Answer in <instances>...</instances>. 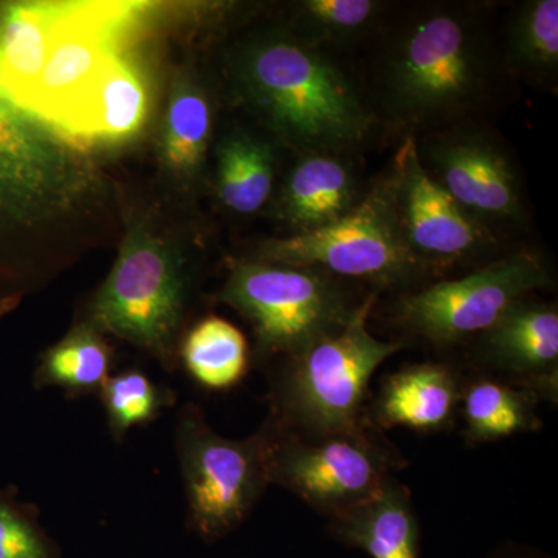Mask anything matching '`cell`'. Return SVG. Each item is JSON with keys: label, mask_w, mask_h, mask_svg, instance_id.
Wrapping results in <instances>:
<instances>
[{"label": "cell", "mask_w": 558, "mask_h": 558, "mask_svg": "<svg viewBox=\"0 0 558 558\" xmlns=\"http://www.w3.org/2000/svg\"><path fill=\"white\" fill-rule=\"evenodd\" d=\"M488 11L481 3L424 2L388 17L363 86L377 123L417 138L473 120L490 105L508 69Z\"/></svg>", "instance_id": "6da1fadb"}, {"label": "cell", "mask_w": 558, "mask_h": 558, "mask_svg": "<svg viewBox=\"0 0 558 558\" xmlns=\"http://www.w3.org/2000/svg\"><path fill=\"white\" fill-rule=\"evenodd\" d=\"M227 65L238 97L295 154L354 156L379 128L362 83L284 27L242 40Z\"/></svg>", "instance_id": "7a4b0ae2"}, {"label": "cell", "mask_w": 558, "mask_h": 558, "mask_svg": "<svg viewBox=\"0 0 558 558\" xmlns=\"http://www.w3.org/2000/svg\"><path fill=\"white\" fill-rule=\"evenodd\" d=\"M92 186L78 148L0 87V318L50 278V223L76 209Z\"/></svg>", "instance_id": "3957f363"}, {"label": "cell", "mask_w": 558, "mask_h": 558, "mask_svg": "<svg viewBox=\"0 0 558 558\" xmlns=\"http://www.w3.org/2000/svg\"><path fill=\"white\" fill-rule=\"evenodd\" d=\"M376 293L363 299L354 317L295 357L279 387V421L310 438L348 435L365 427L363 403L371 377L405 344L384 341L368 329Z\"/></svg>", "instance_id": "277c9868"}, {"label": "cell", "mask_w": 558, "mask_h": 558, "mask_svg": "<svg viewBox=\"0 0 558 558\" xmlns=\"http://www.w3.org/2000/svg\"><path fill=\"white\" fill-rule=\"evenodd\" d=\"M189 286L182 253L140 222L124 238L113 269L92 301L89 323L171 368Z\"/></svg>", "instance_id": "5b68a950"}, {"label": "cell", "mask_w": 558, "mask_h": 558, "mask_svg": "<svg viewBox=\"0 0 558 558\" xmlns=\"http://www.w3.org/2000/svg\"><path fill=\"white\" fill-rule=\"evenodd\" d=\"M281 428L274 416L256 435L229 439L209 427L197 407L180 413L175 447L189 523L205 542H218L247 519L271 483V457Z\"/></svg>", "instance_id": "8992f818"}, {"label": "cell", "mask_w": 558, "mask_h": 558, "mask_svg": "<svg viewBox=\"0 0 558 558\" xmlns=\"http://www.w3.org/2000/svg\"><path fill=\"white\" fill-rule=\"evenodd\" d=\"M220 300L253 326L259 357L299 355L354 317V301L339 278L311 267L242 260L231 269Z\"/></svg>", "instance_id": "52a82bcc"}, {"label": "cell", "mask_w": 558, "mask_h": 558, "mask_svg": "<svg viewBox=\"0 0 558 558\" xmlns=\"http://www.w3.org/2000/svg\"><path fill=\"white\" fill-rule=\"evenodd\" d=\"M255 259L311 267L379 288H409L429 275L403 238L389 168L347 216L312 233L266 241Z\"/></svg>", "instance_id": "ba28073f"}, {"label": "cell", "mask_w": 558, "mask_h": 558, "mask_svg": "<svg viewBox=\"0 0 558 558\" xmlns=\"http://www.w3.org/2000/svg\"><path fill=\"white\" fill-rule=\"evenodd\" d=\"M143 10V3H57L46 64L22 109L78 146L90 92L102 70L123 53Z\"/></svg>", "instance_id": "9c48e42d"}, {"label": "cell", "mask_w": 558, "mask_h": 558, "mask_svg": "<svg viewBox=\"0 0 558 558\" xmlns=\"http://www.w3.org/2000/svg\"><path fill=\"white\" fill-rule=\"evenodd\" d=\"M425 172L459 207L501 240L527 226L526 190L502 138L475 119L416 138Z\"/></svg>", "instance_id": "30bf717a"}, {"label": "cell", "mask_w": 558, "mask_h": 558, "mask_svg": "<svg viewBox=\"0 0 558 558\" xmlns=\"http://www.w3.org/2000/svg\"><path fill=\"white\" fill-rule=\"evenodd\" d=\"M549 281L542 256L519 250L488 260L468 277L405 293L396 303L395 317L411 333L453 344L486 332L513 304Z\"/></svg>", "instance_id": "8fae6325"}, {"label": "cell", "mask_w": 558, "mask_h": 558, "mask_svg": "<svg viewBox=\"0 0 558 558\" xmlns=\"http://www.w3.org/2000/svg\"><path fill=\"white\" fill-rule=\"evenodd\" d=\"M395 454L366 425L348 435L310 439L281 428L271 457V483L336 520L376 498L395 480Z\"/></svg>", "instance_id": "7c38bea8"}, {"label": "cell", "mask_w": 558, "mask_h": 558, "mask_svg": "<svg viewBox=\"0 0 558 558\" xmlns=\"http://www.w3.org/2000/svg\"><path fill=\"white\" fill-rule=\"evenodd\" d=\"M389 171L403 238L429 274L480 263L498 252L501 240L459 207L425 172L416 138L403 137Z\"/></svg>", "instance_id": "4fadbf2b"}, {"label": "cell", "mask_w": 558, "mask_h": 558, "mask_svg": "<svg viewBox=\"0 0 558 558\" xmlns=\"http://www.w3.org/2000/svg\"><path fill=\"white\" fill-rule=\"evenodd\" d=\"M357 168L349 154H296L277 194L278 219L289 236L325 229L362 199Z\"/></svg>", "instance_id": "5bb4252c"}, {"label": "cell", "mask_w": 558, "mask_h": 558, "mask_svg": "<svg viewBox=\"0 0 558 558\" xmlns=\"http://www.w3.org/2000/svg\"><path fill=\"white\" fill-rule=\"evenodd\" d=\"M480 349L490 365L527 381L534 392L557 398L558 312L553 304L520 300L481 333Z\"/></svg>", "instance_id": "9a60e30c"}, {"label": "cell", "mask_w": 558, "mask_h": 558, "mask_svg": "<svg viewBox=\"0 0 558 558\" xmlns=\"http://www.w3.org/2000/svg\"><path fill=\"white\" fill-rule=\"evenodd\" d=\"M462 391L457 374L440 363H416L385 379L374 402L377 427L442 432L453 421Z\"/></svg>", "instance_id": "2e32d148"}, {"label": "cell", "mask_w": 558, "mask_h": 558, "mask_svg": "<svg viewBox=\"0 0 558 558\" xmlns=\"http://www.w3.org/2000/svg\"><path fill=\"white\" fill-rule=\"evenodd\" d=\"M344 545L373 558H418V526L409 488L396 480L366 505L330 520Z\"/></svg>", "instance_id": "e0dca14e"}, {"label": "cell", "mask_w": 558, "mask_h": 558, "mask_svg": "<svg viewBox=\"0 0 558 558\" xmlns=\"http://www.w3.org/2000/svg\"><path fill=\"white\" fill-rule=\"evenodd\" d=\"M148 113V84L138 65L123 51L102 70L90 92L80 145L128 142L142 131Z\"/></svg>", "instance_id": "ac0fdd59"}, {"label": "cell", "mask_w": 558, "mask_h": 558, "mask_svg": "<svg viewBox=\"0 0 558 558\" xmlns=\"http://www.w3.org/2000/svg\"><path fill=\"white\" fill-rule=\"evenodd\" d=\"M392 7L381 0H301L290 5L286 31L326 53L354 50L374 43Z\"/></svg>", "instance_id": "d6986e66"}, {"label": "cell", "mask_w": 558, "mask_h": 558, "mask_svg": "<svg viewBox=\"0 0 558 558\" xmlns=\"http://www.w3.org/2000/svg\"><path fill=\"white\" fill-rule=\"evenodd\" d=\"M213 112L208 92L190 73L172 83L161 124L159 156L172 174L191 180L199 174L211 142Z\"/></svg>", "instance_id": "ffe728a7"}, {"label": "cell", "mask_w": 558, "mask_h": 558, "mask_svg": "<svg viewBox=\"0 0 558 558\" xmlns=\"http://www.w3.org/2000/svg\"><path fill=\"white\" fill-rule=\"evenodd\" d=\"M278 154L270 140L233 131L216 150V190L223 207L234 215L258 213L274 194Z\"/></svg>", "instance_id": "44dd1931"}, {"label": "cell", "mask_w": 558, "mask_h": 558, "mask_svg": "<svg viewBox=\"0 0 558 558\" xmlns=\"http://www.w3.org/2000/svg\"><path fill=\"white\" fill-rule=\"evenodd\" d=\"M501 54L508 72L553 87L558 75L557 0H529L510 11Z\"/></svg>", "instance_id": "7402d4cb"}, {"label": "cell", "mask_w": 558, "mask_h": 558, "mask_svg": "<svg viewBox=\"0 0 558 558\" xmlns=\"http://www.w3.org/2000/svg\"><path fill=\"white\" fill-rule=\"evenodd\" d=\"M112 362V348L100 330L84 322L40 355L33 381L38 389L53 387L72 395H92L105 387Z\"/></svg>", "instance_id": "603a6c76"}, {"label": "cell", "mask_w": 558, "mask_h": 558, "mask_svg": "<svg viewBox=\"0 0 558 558\" xmlns=\"http://www.w3.org/2000/svg\"><path fill=\"white\" fill-rule=\"evenodd\" d=\"M465 436L470 442L483 444L510 438L520 433L537 432V398L526 387L497 380H476L462 395Z\"/></svg>", "instance_id": "cb8c5ba5"}, {"label": "cell", "mask_w": 558, "mask_h": 558, "mask_svg": "<svg viewBox=\"0 0 558 558\" xmlns=\"http://www.w3.org/2000/svg\"><path fill=\"white\" fill-rule=\"evenodd\" d=\"M180 359L191 379L201 387L223 391L240 384L247 374V339L233 323L209 315L186 333Z\"/></svg>", "instance_id": "d4e9b609"}, {"label": "cell", "mask_w": 558, "mask_h": 558, "mask_svg": "<svg viewBox=\"0 0 558 558\" xmlns=\"http://www.w3.org/2000/svg\"><path fill=\"white\" fill-rule=\"evenodd\" d=\"M100 392L110 433L117 440H123L130 429L149 424L174 402L170 389L159 387L135 369L109 377Z\"/></svg>", "instance_id": "484cf974"}, {"label": "cell", "mask_w": 558, "mask_h": 558, "mask_svg": "<svg viewBox=\"0 0 558 558\" xmlns=\"http://www.w3.org/2000/svg\"><path fill=\"white\" fill-rule=\"evenodd\" d=\"M0 558H61L28 506L0 490Z\"/></svg>", "instance_id": "4316f807"}]
</instances>
